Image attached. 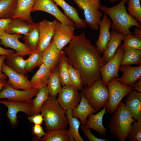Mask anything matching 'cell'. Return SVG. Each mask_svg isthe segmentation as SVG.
<instances>
[{
	"mask_svg": "<svg viewBox=\"0 0 141 141\" xmlns=\"http://www.w3.org/2000/svg\"><path fill=\"white\" fill-rule=\"evenodd\" d=\"M110 118L108 124L110 132L120 141H125L132 124L136 120L131 115L125 104L120 102Z\"/></svg>",
	"mask_w": 141,
	"mask_h": 141,
	"instance_id": "277c9868",
	"label": "cell"
},
{
	"mask_svg": "<svg viewBox=\"0 0 141 141\" xmlns=\"http://www.w3.org/2000/svg\"><path fill=\"white\" fill-rule=\"evenodd\" d=\"M22 36V35L19 34L0 33V44L13 49L19 55L24 57L29 55L34 52L19 41Z\"/></svg>",
	"mask_w": 141,
	"mask_h": 141,
	"instance_id": "4fadbf2b",
	"label": "cell"
},
{
	"mask_svg": "<svg viewBox=\"0 0 141 141\" xmlns=\"http://www.w3.org/2000/svg\"><path fill=\"white\" fill-rule=\"evenodd\" d=\"M8 83L7 81L0 80V92Z\"/></svg>",
	"mask_w": 141,
	"mask_h": 141,
	"instance_id": "f907efd6",
	"label": "cell"
},
{
	"mask_svg": "<svg viewBox=\"0 0 141 141\" xmlns=\"http://www.w3.org/2000/svg\"><path fill=\"white\" fill-rule=\"evenodd\" d=\"M15 53L14 50L6 49L0 46V56L2 55H9Z\"/></svg>",
	"mask_w": 141,
	"mask_h": 141,
	"instance_id": "7dc6e473",
	"label": "cell"
},
{
	"mask_svg": "<svg viewBox=\"0 0 141 141\" xmlns=\"http://www.w3.org/2000/svg\"><path fill=\"white\" fill-rule=\"evenodd\" d=\"M64 51L73 66L79 72L83 86H91L96 81L102 80L99 71L106 63L96 47L86 37L84 31L76 35Z\"/></svg>",
	"mask_w": 141,
	"mask_h": 141,
	"instance_id": "6da1fadb",
	"label": "cell"
},
{
	"mask_svg": "<svg viewBox=\"0 0 141 141\" xmlns=\"http://www.w3.org/2000/svg\"><path fill=\"white\" fill-rule=\"evenodd\" d=\"M47 131L66 129L68 122L65 111L60 106L56 97L49 96L41 109Z\"/></svg>",
	"mask_w": 141,
	"mask_h": 141,
	"instance_id": "3957f363",
	"label": "cell"
},
{
	"mask_svg": "<svg viewBox=\"0 0 141 141\" xmlns=\"http://www.w3.org/2000/svg\"><path fill=\"white\" fill-rule=\"evenodd\" d=\"M57 21L55 19L50 21L44 19L39 22V42L37 51L43 52L48 47L54 36Z\"/></svg>",
	"mask_w": 141,
	"mask_h": 141,
	"instance_id": "9a60e30c",
	"label": "cell"
},
{
	"mask_svg": "<svg viewBox=\"0 0 141 141\" xmlns=\"http://www.w3.org/2000/svg\"><path fill=\"white\" fill-rule=\"evenodd\" d=\"M41 11L47 13L64 24L74 26L73 21L62 13L52 0H35L31 11Z\"/></svg>",
	"mask_w": 141,
	"mask_h": 141,
	"instance_id": "8fae6325",
	"label": "cell"
},
{
	"mask_svg": "<svg viewBox=\"0 0 141 141\" xmlns=\"http://www.w3.org/2000/svg\"><path fill=\"white\" fill-rule=\"evenodd\" d=\"M81 129L84 133L87 138L90 141H108L106 139L98 138L94 136L91 131L89 128L86 127L85 126H80Z\"/></svg>",
	"mask_w": 141,
	"mask_h": 141,
	"instance_id": "b9f144b4",
	"label": "cell"
},
{
	"mask_svg": "<svg viewBox=\"0 0 141 141\" xmlns=\"http://www.w3.org/2000/svg\"><path fill=\"white\" fill-rule=\"evenodd\" d=\"M106 113L105 107L96 114H91L88 116L85 126L87 127L92 128L102 136L106 137L107 129L104 126L103 119Z\"/></svg>",
	"mask_w": 141,
	"mask_h": 141,
	"instance_id": "d4e9b609",
	"label": "cell"
},
{
	"mask_svg": "<svg viewBox=\"0 0 141 141\" xmlns=\"http://www.w3.org/2000/svg\"><path fill=\"white\" fill-rule=\"evenodd\" d=\"M36 96L32 102L34 114L39 113L42 105L49 97L47 86L39 89Z\"/></svg>",
	"mask_w": 141,
	"mask_h": 141,
	"instance_id": "d590c367",
	"label": "cell"
},
{
	"mask_svg": "<svg viewBox=\"0 0 141 141\" xmlns=\"http://www.w3.org/2000/svg\"><path fill=\"white\" fill-rule=\"evenodd\" d=\"M32 131L33 134L39 139H40L45 134V132L41 125L34 124L32 127Z\"/></svg>",
	"mask_w": 141,
	"mask_h": 141,
	"instance_id": "7bdbcfd3",
	"label": "cell"
},
{
	"mask_svg": "<svg viewBox=\"0 0 141 141\" xmlns=\"http://www.w3.org/2000/svg\"><path fill=\"white\" fill-rule=\"evenodd\" d=\"M29 121L34 124L41 125L44 121L43 115L39 114H34L27 118Z\"/></svg>",
	"mask_w": 141,
	"mask_h": 141,
	"instance_id": "ee69618b",
	"label": "cell"
},
{
	"mask_svg": "<svg viewBox=\"0 0 141 141\" xmlns=\"http://www.w3.org/2000/svg\"><path fill=\"white\" fill-rule=\"evenodd\" d=\"M136 64L141 65V51L137 49L125 50L121 62V65Z\"/></svg>",
	"mask_w": 141,
	"mask_h": 141,
	"instance_id": "1f68e13d",
	"label": "cell"
},
{
	"mask_svg": "<svg viewBox=\"0 0 141 141\" xmlns=\"http://www.w3.org/2000/svg\"><path fill=\"white\" fill-rule=\"evenodd\" d=\"M39 22L33 23L28 32L23 37L24 43L30 49L37 51L39 42Z\"/></svg>",
	"mask_w": 141,
	"mask_h": 141,
	"instance_id": "83f0119b",
	"label": "cell"
},
{
	"mask_svg": "<svg viewBox=\"0 0 141 141\" xmlns=\"http://www.w3.org/2000/svg\"><path fill=\"white\" fill-rule=\"evenodd\" d=\"M29 55L28 58L26 60V70L27 73L36 67L40 66L43 63V52L36 51Z\"/></svg>",
	"mask_w": 141,
	"mask_h": 141,
	"instance_id": "74e56055",
	"label": "cell"
},
{
	"mask_svg": "<svg viewBox=\"0 0 141 141\" xmlns=\"http://www.w3.org/2000/svg\"><path fill=\"white\" fill-rule=\"evenodd\" d=\"M81 90L85 97L97 112L107 105L109 99V91L102 80L96 81L91 86H86Z\"/></svg>",
	"mask_w": 141,
	"mask_h": 141,
	"instance_id": "5b68a950",
	"label": "cell"
},
{
	"mask_svg": "<svg viewBox=\"0 0 141 141\" xmlns=\"http://www.w3.org/2000/svg\"><path fill=\"white\" fill-rule=\"evenodd\" d=\"M52 0L57 5L61 8L64 14L73 21L76 28L79 29L86 28L87 25L85 20L80 17L77 9L69 4L64 0Z\"/></svg>",
	"mask_w": 141,
	"mask_h": 141,
	"instance_id": "44dd1931",
	"label": "cell"
},
{
	"mask_svg": "<svg viewBox=\"0 0 141 141\" xmlns=\"http://www.w3.org/2000/svg\"><path fill=\"white\" fill-rule=\"evenodd\" d=\"M17 2V0H0V19L12 18Z\"/></svg>",
	"mask_w": 141,
	"mask_h": 141,
	"instance_id": "836d02e7",
	"label": "cell"
},
{
	"mask_svg": "<svg viewBox=\"0 0 141 141\" xmlns=\"http://www.w3.org/2000/svg\"><path fill=\"white\" fill-rule=\"evenodd\" d=\"M140 0H128L127 10L128 13L141 24Z\"/></svg>",
	"mask_w": 141,
	"mask_h": 141,
	"instance_id": "f35d334b",
	"label": "cell"
},
{
	"mask_svg": "<svg viewBox=\"0 0 141 141\" xmlns=\"http://www.w3.org/2000/svg\"><path fill=\"white\" fill-rule=\"evenodd\" d=\"M58 94L57 101L65 111L72 110L79 104L81 99V93L72 85L63 86Z\"/></svg>",
	"mask_w": 141,
	"mask_h": 141,
	"instance_id": "30bf717a",
	"label": "cell"
},
{
	"mask_svg": "<svg viewBox=\"0 0 141 141\" xmlns=\"http://www.w3.org/2000/svg\"><path fill=\"white\" fill-rule=\"evenodd\" d=\"M81 99L79 104L72 109V116L79 119L82 125L85 126L87 119L91 114L97 112L90 104L81 92Z\"/></svg>",
	"mask_w": 141,
	"mask_h": 141,
	"instance_id": "7402d4cb",
	"label": "cell"
},
{
	"mask_svg": "<svg viewBox=\"0 0 141 141\" xmlns=\"http://www.w3.org/2000/svg\"><path fill=\"white\" fill-rule=\"evenodd\" d=\"M111 3H113L115 2H118L119 0H108Z\"/></svg>",
	"mask_w": 141,
	"mask_h": 141,
	"instance_id": "816d5d0a",
	"label": "cell"
},
{
	"mask_svg": "<svg viewBox=\"0 0 141 141\" xmlns=\"http://www.w3.org/2000/svg\"><path fill=\"white\" fill-rule=\"evenodd\" d=\"M118 79L114 78L106 85L109 93V99L105 106V112L108 113H113L122 98L134 90L133 87L127 86L120 83Z\"/></svg>",
	"mask_w": 141,
	"mask_h": 141,
	"instance_id": "52a82bcc",
	"label": "cell"
},
{
	"mask_svg": "<svg viewBox=\"0 0 141 141\" xmlns=\"http://www.w3.org/2000/svg\"><path fill=\"white\" fill-rule=\"evenodd\" d=\"M125 51L122 44H121L113 57L100 68L99 71L102 81L105 85H106L107 83L112 79L119 78L118 71Z\"/></svg>",
	"mask_w": 141,
	"mask_h": 141,
	"instance_id": "9c48e42d",
	"label": "cell"
},
{
	"mask_svg": "<svg viewBox=\"0 0 141 141\" xmlns=\"http://www.w3.org/2000/svg\"><path fill=\"white\" fill-rule=\"evenodd\" d=\"M2 72L8 78L7 81L14 88L17 89L30 90L33 89L30 81L25 75L18 73L3 63L1 68Z\"/></svg>",
	"mask_w": 141,
	"mask_h": 141,
	"instance_id": "2e32d148",
	"label": "cell"
},
{
	"mask_svg": "<svg viewBox=\"0 0 141 141\" xmlns=\"http://www.w3.org/2000/svg\"><path fill=\"white\" fill-rule=\"evenodd\" d=\"M40 139L42 141H70L69 130L60 129L47 131Z\"/></svg>",
	"mask_w": 141,
	"mask_h": 141,
	"instance_id": "4dcf8cb0",
	"label": "cell"
},
{
	"mask_svg": "<svg viewBox=\"0 0 141 141\" xmlns=\"http://www.w3.org/2000/svg\"><path fill=\"white\" fill-rule=\"evenodd\" d=\"M51 72L43 63L31 79L30 82L33 89L39 90L47 86Z\"/></svg>",
	"mask_w": 141,
	"mask_h": 141,
	"instance_id": "484cf974",
	"label": "cell"
},
{
	"mask_svg": "<svg viewBox=\"0 0 141 141\" xmlns=\"http://www.w3.org/2000/svg\"><path fill=\"white\" fill-rule=\"evenodd\" d=\"M12 18L6 19H0V33H6L8 25Z\"/></svg>",
	"mask_w": 141,
	"mask_h": 141,
	"instance_id": "f6af8a7d",
	"label": "cell"
},
{
	"mask_svg": "<svg viewBox=\"0 0 141 141\" xmlns=\"http://www.w3.org/2000/svg\"><path fill=\"white\" fill-rule=\"evenodd\" d=\"M132 124L128 137L131 141H141V121H135Z\"/></svg>",
	"mask_w": 141,
	"mask_h": 141,
	"instance_id": "60d3db41",
	"label": "cell"
},
{
	"mask_svg": "<svg viewBox=\"0 0 141 141\" xmlns=\"http://www.w3.org/2000/svg\"><path fill=\"white\" fill-rule=\"evenodd\" d=\"M33 23L28 22L19 18H12L6 33L25 35L30 30Z\"/></svg>",
	"mask_w": 141,
	"mask_h": 141,
	"instance_id": "4316f807",
	"label": "cell"
},
{
	"mask_svg": "<svg viewBox=\"0 0 141 141\" xmlns=\"http://www.w3.org/2000/svg\"><path fill=\"white\" fill-rule=\"evenodd\" d=\"M71 110L65 111L66 116L69 125V134L70 141H84L79 134V130L81 123L77 118L73 117Z\"/></svg>",
	"mask_w": 141,
	"mask_h": 141,
	"instance_id": "f546056e",
	"label": "cell"
},
{
	"mask_svg": "<svg viewBox=\"0 0 141 141\" xmlns=\"http://www.w3.org/2000/svg\"><path fill=\"white\" fill-rule=\"evenodd\" d=\"M47 87L49 96L56 97L61 89L57 66L51 74Z\"/></svg>",
	"mask_w": 141,
	"mask_h": 141,
	"instance_id": "e575fe53",
	"label": "cell"
},
{
	"mask_svg": "<svg viewBox=\"0 0 141 141\" xmlns=\"http://www.w3.org/2000/svg\"><path fill=\"white\" fill-rule=\"evenodd\" d=\"M111 32V37L107 44L102 57L106 63L114 56L125 35L123 33L118 32L113 29Z\"/></svg>",
	"mask_w": 141,
	"mask_h": 141,
	"instance_id": "603a6c76",
	"label": "cell"
},
{
	"mask_svg": "<svg viewBox=\"0 0 141 141\" xmlns=\"http://www.w3.org/2000/svg\"><path fill=\"white\" fill-rule=\"evenodd\" d=\"M128 0H121L117 5L111 7L101 5L99 9L108 15L112 22L111 27L116 32L125 35L133 34L130 29L133 26L141 28V24L130 15L125 6Z\"/></svg>",
	"mask_w": 141,
	"mask_h": 141,
	"instance_id": "7a4b0ae2",
	"label": "cell"
},
{
	"mask_svg": "<svg viewBox=\"0 0 141 141\" xmlns=\"http://www.w3.org/2000/svg\"><path fill=\"white\" fill-rule=\"evenodd\" d=\"M133 33L134 36L141 39V28L136 27L135 28Z\"/></svg>",
	"mask_w": 141,
	"mask_h": 141,
	"instance_id": "681fc988",
	"label": "cell"
},
{
	"mask_svg": "<svg viewBox=\"0 0 141 141\" xmlns=\"http://www.w3.org/2000/svg\"><path fill=\"white\" fill-rule=\"evenodd\" d=\"M0 104L8 108L7 118L11 127H16L18 124L17 114L19 112L25 113L28 116L34 115L32 102L14 100H0Z\"/></svg>",
	"mask_w": 141,
	"mask_h": 141,
	"instance_id": "ba28073f",
	"label": "cell"
},
{
	"mask_svg": "<svg viewBox=\"0 0 141 141\" xmlns=\"http://www.w3.org/2000/svg\"><path fill=\"white\" fill-rule=\"evenodd\" d=\"M7 55H2L0 56V80H5L7 78V76L1 71L3 61L6 59Z\"/></svg>",
	"mask_w": 141,
	"mask_h": 141,
	"instance_id": "bcb514c9",
	"label": "cell"
},
{
	"mask_svg": "<svg viewBox=\"0 0 141 141\" xmlns=\"http://www.w3.org/2000/svg\"><path fill=\"white\" fill-rule=\"evenodd\" d=\"M35 0H17L16 7L12 18H19L28 22H33L31 12Z\"/></svg>",
	"mask_w": 141,
	"mask_h": 141,
	"instance_id": "cb8c5ba5",
	"label": "cell"
},
{
	"mask_svg": "<svg viewBox=\"0 0 141 141\" xmlns=\"http://www.w3.org/2000/svg\"><path fill=\"white\" fill-rule=\"evenodd\" d=\"M75 27L62 24L57 21L53 37L54 42L59 51L63 50L65 46L74 37Z\"/></svg>",
	"mask_w": 141,
	"mask_h": 141,
	"instance_id": "7c38bea8",
	"label": "cell"
},
{
	"mask_svg": "<svg viewBox=\"0 0 141 141\" xmlns=\"http://www.w3.org/2000/svg\"><path fill=\"white\" fill-rule=\"evenodd\" d=\"M112 23L110 19L104 13L102 19L98 23L99 34L95 44L101 54H103L111 37V33L109 30L111 27Z\"/></svg>",
	"mask_w": 141,
	"mask_h": 141,
	"instance_id": "e0dca14e",
	"label": "cell"
},
{
	"mask_svg": "<svg viewBox=\"0 0 141 141\" xmlns=\"http://www.w3.org/2000/svg\"><path fill=\"white\" fill-rule=\"evenodd\" d=\"M133 87L135 90L141 92V77L134 84Z\"/></svg>",
	"mask_w": 141,
	"mask_h": 141,
	"instance_id": "c3c4849f",
	"label": "cell"
},
{
	"mask_svg": "<svg viewBox=\"0 0 141 141\" xmlns=\"http://www.w3.org/2000/svg\"><path fill=\"white\" fill-rule=\"evenodd\" d=\"M23 57L18 55L16 52L7 55L6 64L16 72L25 75L27 73L26 70V61Z\"/></svg>",
	"mask_w": 141,
	"mask_h": 141,
	"instance_id": "f1b7e54d",
	"label": "cell"
},
{
	"mask_svg": "<svg viewBox=\"0 0 141 141\" xmlns=\"http://www.w3.org/2000/svg\"><path fill=\"white\" fill-rule=\"evenodd\" d=\"M63 51L58 50L52 37L48 47L43 52L42 57L43 63L51 72L58 64Z\"/></svg>",
	"mask_w": 141,
	"mask_h": 141,
	"instance_id": "d6986e66",
	"label": "cell"
},
{
	"mask_svg": "<svg viewBox=\"0 0 141 141\" xmlns=\"http://www.w3.org/2000/svg\"><path fill=\"white\" fill-rule=\"evenodd\" d=\"M119 71L123 73L122 77L118 79L119 82L127 86L133 87L134 84L141 77V65L137 67H132L128 65H121Z\"/></svg>",
	"mask_w": 141,
	"mask_h": 141,
	"instance_id": "ffe728a7",
	"label": "cell"
},
{
	"mask_svg": "<svg viewBox=\"0 0 141 141\" xmlns=\"http://www.w3.org/2000/svg\"><path fill=\"white\" fill-rule=\"evenodd\" d=\"M1 121V117L0 116V125Z\"/></svg>",
	"mask_w": 141,
	"mask_h": 141,
	"instance_id": "f5cc1de1",
	"label": "cell"
},
{
	"mask_svg": "<svg viewBox=\"0 0 141 141\" xmlns=\"http://www.w3.org/2000/svg\"><path fill=\"white\" fill-rule=\"evenodd\" d=\"M67 66L72 85L78 90H81L83 85L80 74L78 71L71 64L67 57Z\"/></svg>",
	"mask_w": 141,
	"mask_h": 141,
	"instance_id": "8d00e7d4",
	"label": "cell"
},
{
	"mask_svg": "<svg viewBox=\"0 0 141 141\" xmlns=\"http://www.w3.org/2000/svg\"><path fill=\"white\" fill-rule=\"evenodd\" d=\"M57 66L61 85L62 86L72 85L70 79L67 66V57L64 51Z\"/></svg>",
	"mask_w": 141,
	"mask_h": 141,
	"instance_id": "d6a6232c",
	"label": "cell"
},
{
	"mask_svg": "<svg viewBox=\"0 0 141 141\" xmlns=\"http://www.w3.org/2000/svg\"><path fill=\"white\" fill-rule=\"evenodd\" d=\"M122 44L125 50L134 49L141 50V39L134 36L133 34L125 35Z\"/></svg>",
	"mask_w": 141,
	"mask_h": 141,
	"instance_id": "ab89813d",
	"label": "cell"
},
{
	"mask_svg": "<svg viewBox=\"0 0 141 141\" xmlns=\"http://www.w3.org/2000/svg\"><path fill=\"white\" fill-rule=\"evenodd\" d=\"M73 0L80 9L83 10L87 25L93 30H98V23L102 16L99 9L100 0Z\"/></svg>",
	"mask_w": 141,
	"mask_h": 141,
	"instance_id": "8992f818",
	"label": "cell"
},
{
	"mask_svg": "<svg viewBox=\"0 0 141 141\" xmlns=\"http://www.w3.org/2000/svg\"><path fill=\"white\" fill-rule=\"evenodd\" d=\"M124 101L131 116L137 121H141V92L132 90L126 96Z\"/></svg>",
	"mask_w": 141,
	"mask_h": 141,
	"instance_id": "ac0fdd59",
	"label": "cell"
},
{
	"mask_svg": "<svg viewBox=\"0 0 141 141\" xmlns=\"http://www.w3.org/2000/svg\"><path fill=\"white\" fill-rule=\"evenodd\" d=\"M39 90H20L13 87L9 83L5 86L0 92V99L8 100L24 101L31 103L32 98L36 96Z\"/></svg>",
	"mask_w": 141,
	"mask_h": 141,
	"instance_id": "5bb4252c",
	"label": "cell"
}]
</instances>
